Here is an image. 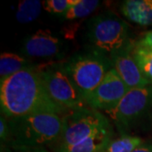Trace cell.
<instances>
[{
  "mask_svg": "<svg viewBox=\"0 0 152 152\" xmlns=\"http://www.w3.org/2000/svg\"><path fill=\"white\" fill-rule=\"evenodd\" d=\"M0 105L2 113L9 118L43 113L63 116L67 112L49 96L35 66L1 81Z\"/></svg>",
  "mask_w": 152,
  "mask_h": 152,
  "instance_id": "obj_1",
  "label": "cell"
},
{
  "mask_svg": "<svg viewBox=\"0 0 152 152\" xmlns=\"http://www.w3.org/2000/svg\"><path fill=\"white\" fill-rule=\"evenodd\" d=\"M9 144L42 146L59 139L63 130V116L55 113H36L9 120Z\"/></svg>",
  "mask_w": 152,
  "mask_h": 152,
  "instance_id": "obj_2",
  "label": "cell"
},
{
  "mask_svg": "<svg viewBox=\"0 0 152 152\" xmlns=\"http://www.w3.org/2000/svg\"><path fill=\"white\" fill-rule=\"evenodd\" d=\"M86 36L91 49L108 57L133 42L129 25L112 11L92 17L87 23Z\"/></svg>",
  "mask_w": 152,
  "mask_h": 152,
  "instance_id": "obj_3",
  "label": "cell"
},
{
  "mask_svg": "<svg viewBox=\"0 0 152 152\" xmlns=\"http://www.w3.org/2000/svg\"><path fill=\"white\" fill-rule=\"evenodd\" d=\"M64 65L85 101L113 68L108 56L93 49L76 53Z\"/></svg>",
  "mask_w": 152,
  "mask_h": 152,
  "instance_id": "obj_4",
  "label": "cell"
},
{
  "mask_svg": "<svg viewBox=\"0 0 152 152\" xmlns=\"http://www.w3.org/2000/svg\"><path fill=\"white\" fill-rule=\"evenodd\" d=\"M49 96L65 111L85 107L86 102L66 71L64 62L37 67Z\"/></svg>",
  "mask_w": 152,
  "mask_h": 152,
  "instance_id": "obj_5",
  "label": "cell"
},
{
  "mask_svg": "<svg viewBox=\"0 0 152 152\" xmlns=\"http://www.w3.org/2000/svg\"><path fill=\"white\" fill-rule=\"evenodd\" d=\"M109 127L108 119L98 110L86 107L68 110L63 115V130L58 148L76 145Z\"/></svg>",
  "mask_w": 152,
  "mask_h": 152,
  "instance_id": "obj_6",
  "label": "cell"
},
{
  "mask_svg": "<svg viewBox=\"0 0 152 152\" xmlns=\"http://www.w3.org/2000/svg\"><path fill=\"white\" fill-rule=\"evenodd\" d=\"M151 104L152 85H150L130 89L118 103L105 113L118 126L127 128L139 119Z\"/></svg>",
  "mask_w": 152,
  "mask_h": 152,
  "instance_id": "obj_7",
  "label": "cell"
},
{
  "mask_svg": "<svg viewBox=\"0 0 152 152\" xmlns=\"http://www.w3.org/2000/svg\"><path fill=\"white\" fill-rule=\"evenodd\" d=\"M129 90L113 68L97 87L86 98V102L91 108L107 111L118 103Z\"/></svg>",
  "mask_w": 152,
  "mask_h": 152,
  "instance_id": "obj_8",
  "label": "cell"
},
{
  "mask_svg": "<svg viewBox=\"0 0 152 152\" xmlns=\"http://www.w3.org/2000/svg\"><path fill=\"white\" fill-rule=\"evenodd\" d=\"M64 42L50 30H38L23 42L22 53L31 58H61L64 55Z\"/></svg>",
  "mask_w": 152,
  "mask_h": 152,
  "instance_id": "obj_9",
  "label": "cell"
},
{
  "mask_svg": "<svg viewBox=\"0 0 152 152\" xmlns=\"http://www.w3.org/2000/svg\"><path fill=\"white\" fill-rule=\"evenodd\" d=\"M134 42H131L124 49L112 54L109 58L112 60L113 67L117 71L120 78L129 89L140 88L151 85L142 75L141 71L138 67L132 51Z\"/></svg>",
  "mask_w": 152,
  "mask_h": 152,
  "instance_id": "obj_10",
  "label": "cell"
},
{
  "mask_svg": "<svg viewBox=\"0 0 152 152\" xmlns=\"http://www.w3.org/2000/svg\"><path fill=\"white\" fill-rule=\"evenodd\" d=\"M121 12L129 20L140 26L152 25V0H126Z\"/></svg>",
  "mask_w": 152,
  "mask_h": 152,
  "instance_id": "obj_11",
  "label": "cell"
},
{
  "mask_svg": "<svg viewBox=\"0 0 152 152\" xmlns=\"http://www.w3.org/2000/svg\"><path fill=\"white\" fill-rule=\"evenodd\" d=\"M112 126L76 145L58 148L57 152H105L113 138Z\"/></svg>",
  "mask_w": 152,
  "mask_h": 152,
  "instance_id": "obj_12",
  "label": "cell"
},
{
  "mask_svg": "<svg viewBox=\"0 0 152 152\" xmlns=\"http://www.w3.org/2000/svg\"><path fill=\"white\" fill-rule=\"evenodd\" d=\"M31 67V63L25 57L12 53H3L0 56V80H4L18 72Z\"/></svg>",
  "mask_w": 152,
  "mask_h": 152,
  "instance_id": "obj_13",
  "label": "cell"
},
{
  "mask_svg": "<svg viewBox=\"0 0 152 152\" xmlns=\"http://www.w3.org/2000/svg\"><path fill=\"white\" fill-rule=\"evenodd\" d=\"M132 54L142 75L152 84V49L136 42L132 51Z\"/></svg>",
  "mask_w": 152,
  "mask_h": 152,
  "instance_id": "obj_14",
  "label": "cell"
},
{
  "mask_svg": "<svg viewBox=\"0 0 152 152\" xmlns=\"http://www.w3.org/2000/svg\"><path fill=\"white\" fill-rule=\"evenodd\" d=\"M42 2L37 0H23L19 3L17 9V21L20 24H27L34 21L40 16Z\"/></svg>",
  "mask_w": 152,
  "mask_h": 152,
  "instance_id": "obj_15",
  "label": "cell"
},
{
  "mask_svg": "<svg viewBox=\"0 0 152 152\" xmlns=\"http://www.w3.org/2000/svg\"><path fill=\"white\" fill-rule=\"evenodd\" d=\"M100 4L97 0H75L65 14L61 15L64 20H74L89 16Z\"/></svg>",
  "mask_w": 152,
  "mask_h": 152,
  "instance_id": "obj_16",
  "label": "cell"
},
{
  "mask_svg": "<svg viewBox=\"0 0 152 152\" xmlns=\"http://www.w3.org/2000/svg\"><path fill=\"white\" fill-rule=\"evenodd\" d=\"M142 143L143 140L140 137L123 135L116 140H112L105 152H133Z\"/></svg>",
  "mask_w": 152,
  "mask_h": 152,
  "instance_id": "obj_17",
  "label": "cell"
},
{
  "mask_svg": "<svg viewBox=\"0 0 152 152\" xmlns=\"http://www.w3.org/2000/svg\"><path fill=\"white\" fill-rule=\"evenodd\" d=\"M74 3L75 0H48L42 2V6L49 13L63 15Z\"/></svg>",
  "mask_w": 152,
  "mask_h": 152,
  "instance_id": "obj_18",
  "label": "cell"
},
{
  "mask_svg": "<svg viewBox=\"0 0 152 152\" xmlns=\"http://www.w3.org/2000/svg\"><path fill=\"white\" fill-rule=\"evenodd\" d=\"M4 152H49L42 146H27L9 144L4 149Z\"/></svg>",
  "mask_w": 152,
  "mask_h": 152,
  "instance_id": "obj_19",
  "label": "cell"
},
{
  "mask_svg": "<svg viewBox=\"0 0 152 152\" xmlns=\"http://www.w3.org/2000/svg\"><path fill=\"white\" fill-rule=\"evenodd\" d=\"M10 136V129L9 121L6 119V117L1 116L0 119V138L2 141H9Z\"/></svg>",
  "mask_w": 152,
  "mask_h": 152,
  "instance_id": "obj_20",
  "label": "cell"
},
{
  "mask_svg": "<svg viewBox=\"0 0 152 152\" xmlns=\"http://www.w3.org/2000/svg\"><path fill=\"white\" fill-rule=\"evenodd\" d=\"M137 43L152 49V31L145 33Z\"/></svg>",
  "mask_w": 152,
  "mask_h": 152,
  "instance_id": "obj_21",
  "label": "cell"
},
{
  "mask_svg": "<svg viewBox=\"0 0 152 152\" xmlns=\"http://www.w3.org/2000/svg\"><path fill=\"white\" fill-rule=\"evenodd\" d=\"M133 152H152V145L143 142L140 145L135 148Z\"/></svg>",
  "mask_w": 152,
  "mask_h": 152,
  "instance_id": "obj_22",
  "label": "cell"
}]
</instances>
